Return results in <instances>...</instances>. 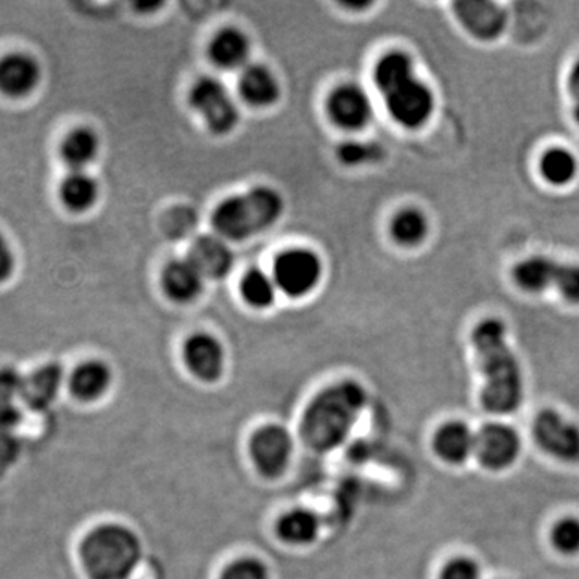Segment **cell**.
<instances>
[{"instance_id": "30", "label": "cell", "mask_w": 579, "mask_h": 579, "mask_svg": "<svg viewBox=\"0 0 579 579\" xmlns=\"http://www.w3.org/2000/svg\"><path fill=\"white\" fill-rule=\"evenodd\" d=\"M551 543L562 555L579 554V518L565 517L551 530Z\"/></svg>"}, {"instance_id": "33", "label": "cell", "mask_w": 579, "mask_h": 579, "mask_svg": "<svg viewBox=\"0 0 579 579\" xmlns=\"http://www.w3.org/2000/svg\"><path fill=\"white\" fill-rule=\"evenodd\" d=\"M440 579H481L480 567L469 557H456L444 565Z\"/></svg>"}, {"instance_id": "22", "label": "cell", "mask_w": 579, "mask_h": 579, "mask_svg": "<svg viewBox=\"0 0 579 579\" xmlns=\"http://www.w3.org/2000/svg\"><path fill=\"white\" fill-rule=\"evenodd\" d=\"M242 99L251 107L264 109L274 106L281 96V87L271 70L262 65H247L238 77Z\"/></svg>"}, {"instance_id": "13", "label": "cell", "mask_w": 579, "mask_h": 579, "mask_svg": "<svg viewBox=\"0 0 579 579\" xmlns=\"http://www.w3.org/2000/svg\"><path fill=\"white\" fill-rule=\"evenodd\" d=\"M460 25L471 36L493 40L506 32L507 12L503 5L491 0H460L453 5Z\"/></svg>"}, {"instance_id": "12", "label": "cell", "mask_w": 579, "mask_h": 579, "mask_svg": "<svg viewBox=\"0 0 579 579\" xmlns=\"http://www.w3.org/2000/svg\"><path fill=\"white\" fill-rule=\"evenodd\" d=\"M330 120L345 131H361L372 121L369 96L356 84H343L332 90L327 100Z\"/></svg>"}, {"instance_id": "20", "label": "cell", "mask_w": 579, "mask_h": 579, "mask_svg": "<svg viewBox=\"0 0 579 579\" xmlns=\"http://www.w3.org/2000/svg\"><path fill=\"white\" fill-rule=\"evenodd\" d=\"M113 383V372L109 364L97 361H86L79 364L70 375V392L74 398L83 403H94L109 393Z\"/></svg>"}, {"instance_id": "31", "label": "cell", "mask_w": 579, "mask_h": 579, "mask_svg": "<svg viewBox=\"0 0 579 579\" xmlns=\"http://www.w3.org/2000/svg\"><path fill=\"white\" fill-rule=\"evenodd\" d=\"M221 579H272L264 562L255 557H242L231 562L222 570Z\"/></svg>"}, {"instance_id": "38", "label": "cell", "mask_w": 579, "mask_h": 579, "mask_svg": "<svg viewBox=\"0 0 579 579\" xmlns=\"http://www.w3.org/2000/svg\"><path fill=\"white\" fill-rule=\"evenodd\" d=\"M574 99H575V109H574L575 120H577V123L579 124V96L574 97Z\"/></svg>"}, {"instance_id": "35", "label": "cell", "mask_w": 579, "mask_h": 579, "mask_svg": "<svg viewBox=\"0 0 579 579\" xmlns=\"http://www.w3.org/2000/svg\"><path fill=\"white\" fill-rule=\"evenodd\" d=\"M22 419V407L15 401L0 399V433H13Z\"/></svg>"}, {"instance_id": "6", "label": "cell", "mask_w": 579, "mask_h": 579, "mask_svg": "<svg viewBox=\"0 0 579 579\" xmlns=\"http://www.w3.org/2000/svg\"><path fill=\"white\" fill-rule=\"evenodd\" d=\"M515 284L525 292L555 288L562 298L579 305V264H564L547 256L523 259L512 271Z\"/></svg>"}, {"instance_id": "11", "label": "cell", "mask_w": 579, "mask_h": 579, "mask_svg": "<svg viewBox=\"0 0 579 579\" xmlns=\"http://www.w3.org/2000/svg\"><path fill=\"white\" fill-rule=\"evenodd\" d=\"M520 453V434L506 423H486L478 430L475 456L484 469L507 470L517 463Z\"/></svg>"}, {"instance_id": "18", "label": "cell", "mask_w": 579, "mask_h": 579, "mask_svg": "<svg viewBox=\"0 0 579 579\" xmlns=\"http://www.w3.org/2000/svg\"><path fill=\"white\" fill-rule=\"evenodd\" d=\"M188 259L208 279H222L234 266V254L219 235H201L192 244Z\"/></svg>"}, {"instance_id": "14", "label": "cell", "mask_w": 579, "mask_h": 579, "mask_svg": "<svg viewBox=\"0 0 579 579\" xmlns=\"http://www.w3.org/2000/svg\"><path fill=\"white\" fill-rule=\"evenodd\" d=\"M185 366L192 375L205 383L221 379L225 369V352L222 343L210 333H195L184 343Z\"/></svg>"}, {"instance_id": "34", "label": "cell", "mask_w": 579, "mask_h": 579, "mask_svg": "<svg viewBox=\"0 0 579 579\" xmlns=\"http://www.w3.org/2000/svg\"><path fill=\"white\" fill-rule=\"evenodd\" d=\"M22 454V441L13 433H0V478L7 473Z\"/></svg>"}, {"instance_id": "9", "label": "cell", "mask_w": 579, "mask_h": 579, "mask_svg": "<svg viewBox=\"0 0 579 579\" xmlns=\"http://www.w3.org/2000/svg\"><path fill=\"white\" fill-rule=\"evenodd\" d=\"M322 278L319 256L305 248H293L275 259L274 282L290 298H301L318 287Z\"/></svg>"}, {"instance_id": "2", "label": "cell", "mask_w": 579, "mask_h": 579, "mask_svg": "<svg viewBox=\"0 0 579 579\" xmlns=\"http://www.w3.org/2000/svg\"><path fill=\"white\" fill-rule=\"evenodd\" d=\"M367 406L361 383L343 380L319 392L301 417V436L316 453H332L345 444Z\"/></svg>"}, {"instance_id": "26", "label": "cell", "mask_w": 579, "mask_h": 579, "mask_svg": "<svg viewBox=\"0 0 579 579\" xmlns=\"http://www.w3.org/2000/svg\"><path fill=\"white\" fill-rule=\"evenodd\" d=\"M390 231L403 247H417L429 234V219L417 208H406L393 218Z\"/></svg>"}, {"instance_id": "27", "label": "cell", "mask_w": 579, "mask_h": 579, "mask_svg": "<svg viewBox=\"0 0 579 579\" xmlns=\"http://www.w3.org/2000/svg\"><path fill=\"white\" fill-rule=\"evenodd\" d=\"M540 171L552 185H567L577 177L578 161L567 148H549L541 158Z\"/></svg>"}, {"instance_id": "28", "label": "cell", "mask_w": 579, "mask_h": 579, "mask_svg": "<svg viewBox=\"0 0 579 579\" xmlns=\"http://www.w3.org/2000/svg\"><path fill=\"white\" fill-rule=\"evenodd\" d=\"M241 292L248 305L266 309L274 305L278 285H275L274 278L266 274L261 269H251L242 279Z\"/></svg>"}, {"instance_id": "25", "label": "cell", "mask_w": 579, "mask_h": 579, "mask_svg": "<svg viewBox=\"0 0 579 579\" xmlns=\"http://www.w3.org/2000/svg\"><path fill=\"white\" fill-rule=\"evenodd\" d=\"M59 197L66 210L84 213L96 205L99 198V184L84 171H72L60 182Z\"/></svg>"}, {"instance_id": "17", "label": "cell", "mask_w": 579, "mask_h": 579, "mask_svg": "<svg viewBox=\"0 0 579 579\" xmlns=\"http://www.w3.org/2000/svg\"><path fill=\"white\" fill-rule=\"evenodd\" d=\"M477 433L467 423L451 420L443 423L433 434V451L443 463L463 466L475 454Z\"/></svg>"}, {"instance_id": "23", "label": "cell", "mask_w": 579, "mask_h": 579, "mask_svg": "<svg viewBox=\"0 0 579 579\" xmlns=\"http://www.w3.org/2000/svg\"><path fill=\"white\" fill-rule=\"evenodd\" d=\"M250 57V40L241 29L225 28L213 37L210 44V59L222 70H237L247 66Z\"/></svg>"}, {"instance_id": "15", "label": "cell", "mask_w": 579, "mask_h": 579, "mask_svg": "<svg viewBox=\"0 0 579 579\" xmlns=\"http://www.w3.org/2000/svg\"><path fill=\"white\" fill-rule=\"evenodd\" d=\"M39 62L29 53H7L0 59V93L10 99H22L40 83Z\"/></svg>"}, {"instance_id": "21", "label": "cell", "mask_w": 579, "mask_h": 579, "mask_svg": "<svg viewBox=\"0 0 579 579\" xmlns=\"http://www.w3.org/2000/svg\"><path fill=\"white\" fill-rule=\"evenodd\" d=\"M164 292L177 303H190L198 298L204 290L205 278L190 259H174L164 268Z\"/></svg>"}, {"instance_id": "29", "label": "cell", "mask_w": 579, "mask_h": 579, "mask_svg": "<svg viewBox=\"0 0 579 579\" xmlns=\"http://www.w3.org/2000/svg\"><path fill=\"white\" fill-rule=\"evenodd\" d=\"M340 161L348 167H361V164L377 163L385 157L382 145L375 143H359V140H349L340 145Z\"/></svg>"}, {"instance_id": "8", "label": "cell", "mask_w": 579, "mask_h": 579, "mask_svg": "<svg viewBox=\"0 0 579 579\" xmlns=\"http://www.w3.org/2000/svg\"><path fill=\"white\" fill-rule=\"evenodd\" d=\"M250 457L262 477L279 478L287 471L295 454V440L285 427L268 423L251 436Z\"/></svg>"}, {"instance_id": "10", "label": "cell", "mask_w": 579, "mask_h": 579, "mask_svg": "<svg viewBox=\"0 0 579 579\" xmlns=\"http://www.w3.org/2000/svg\"><path fill=\"white\" fill-rule=\"evenodd\" d=\"M533 436L547 456L565 464L579 463V427L554 409L538 414Z\"/></svg>"}, {"instance_id": "1", "label": "cell", "mask_w": 579, "mask_h": 579, "mask_svg": "<svg viewBox=\"0 0 579 579\" xmlns=\"http://www.w3.org/2000/svg\"><path fill=\"white\" fill-rule=\"evenodd\" d=\"M471 346L483 377L480 399L497 416L515 412L523 403L525 382L520 362L507 342V327L500 319H484L471 332Z\"/></svg>"}, {"instance_id": "19", "label": "cell", "mask_w": 579, "mask_h": 579, "mask_svg": "<svg viewBox=\"0 0 579 579\" xmlns=\"http://www.w3.org/2000/svg\"><path fill=\"white\" fill-rule=\"evenodd\" d=\"M279 540L293 547L315 544L322 533V521L311 508L295 507L285 512L275 525Z\"/></svg>"}, {"instance_id": "5", "label": "cell", "mask_w": 579, "mask_h": 579, "mask_svg": "<svg viewBox=\"0 0 579 579\" xmlns=\"http://www.w3.org/2000/svg\"><path fill=\"white\" fill-rule=\"evenodd\" d=\"M282 213L284 200L278 190L271 187H255L247 194L235 195L221 201L211 222L219 237L241 242L274 225Z\"/></svg>"}, {"instance_id": "16", "label": "cell", "mask_w": 579, "mask_h": 579, "mask_svg": "<svg viewBox=\"0 0 579 579\" xmlns=\"http://www.w3.org/2000/svg\"><path fill=\"white\" fill-rule=\"evenodd\" d=\"M65 382L63 367L57 362L37 367L25 379L22 399L35 412L50 409L59 398L60 390Z\"/></svg>"}, {"instance_id": "32", "label": "cell", "mask_w": 579, "mask_h": 579, "mask_svg": "<svg viewBox=\"0 0 579 579\" xmlns=\"http://www.w3.org/2000/svg\"><path fill=\"white\" fill-rule=\"evenodd\" d=\"M25 375L13 367H2L0 369V399L15 401L22 399L23 389H25Z\"/></svg>"}, {"instance_id": "7", "label": "cell", "mask_w": 579, "mask_h": 579, "mask_svg": "<svg viewBox=\"0 0 579 579\" xmlns=\"http://www.w3.org/2000/svg\"><path fill=\"white\" fill-rule=\"evenodd\" d=\"M188 103L200 114L208 130L217 136L232 133L241 118L237 103L229 94L227 87L217 77H200L192 86Z\"/></svg>"}, {"instance_id": "3", "label": "cell", "mask_w": 579, "mask_h": 579, "mask_svg": "<svg viewBox=\"0 0 579 579\" xmlns=\"http://www.w3.org/2000/svg\"><path fill=\"white\" fill-rule=\"evenodd\" d=\"M373 79L393 120L407 130H417L434 111L432 89L414 72L410 57L404 52L383 56L373 70Z\"/></svg>"}, {"instance_id": "36", "label": "cell", "mask_w": 579, "mask_h": 579, "mask_svg": "<svg viewBox=\"0 0 579 579\" xmlns=\"http://www.w3.org/2000/svg\"><path fill=\"white\" fill-rule=\"evenodd\" d=\"M13 271H15V255H13L9 241L0 234V284L9 281Z\"/></svg>"}, {"instance_id": "37", "label": "cell", "mask_w": 579, "mask_h": 579, "mask_svg": "<svg viewBox=\"0 0 579 579\" xmlns=\"http://www.w3.org/2000/svg\"><path fill=\"white\" fill-rule=\"evenodd\" d=\"M568 89H570L571 96H579V60L575 63L570 77H568Z\"/></svg>"}, {"instance_id": "4", "label": "cell", "mask_w": 579, "mask_h": 579, "mask_svg": "<svg viewBox=\"0 0 579 579\" xmlns=\"http://www.w3.org/2000/svg\"><path fill=\"white\" fill-rule=\"evenodd\" d=\"M79 552L89 579H130L143 562L144 545L126 525L106 523L89 531Z\"/></svg>"}, {"instance_id": "24", "label": "cell", "mask_w": 579, "mask_h": 579, "mask_svg": "<svg viewBox=\"0 0 579 579\" xmlns=\"http://www.w3.org/2000/svg\"><path fill=\"white\" fill-rule=\"evenodd\" d=\"M99 137L89 127H76L60 144V157L72 171H84L99 155Z\"/></svg>"}]
</instances>
